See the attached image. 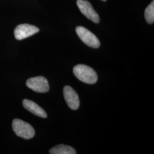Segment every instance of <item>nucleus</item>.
Returning a JSON list of instances; mask_svg holds the SVG:
<instances>
[{
	"label": "nucleus",
	"instance_id": "nucleus-1",
	"mask_svg": "<svg viewBox=\"0 0 154 154\" xmlns=\"http://www.w3.org/2000/svg\"><path fill=\"white\" fill-rule=\"evenodd\" d=\"M73 73L77 78L83 82L94 84L98 81L97 72L90 66L85 65H77L73 68Z\"/></svg>",
	"mask_w": 154,
	"mask_h": 154
},
{
	"label": "nucleus",
	"instance_id": "nucleus-2",
	"mask_svg": "<svg viewBox=\"0 0 154 154\" xmlns=\"http://www.w3.org/2000/svg\"><path fill=\"white\" fill-rule=\"evenodd\" d=\"M12 127L17 136L25 139H30L34 137L35 131L30 124L20 119H15L12 122Z\"/></svg>",
	"mask_w": 154,
	"mask_h": 154
},
{
	"label": "nucleus",
	"instance_id": "nucleus-3",
	"mask_svg": "<svg viewBox=\"0 0 154 154\" xmlns=\"http://www.w3.org/2000/svg\"><path fill=\"white\" fill-rule=\"evenodd\" d=\"M77 35L86 45L93 48H98L100 46V41L98 38L89 31L88 29L83 26H77L75 29Z\"/></svg>",
	"mask_w": 154,
	"mask_h": 154
},
{
	"label": "nucleus",
	"instance_id": "nucleus-4",
	"mask_svg": "<svg viewBox=\"0 0 154 154\" xmlns=\"http://www.w3.org/2000/svg\"><path fill=\"white\" fill-rule=\"evenodd\" d=\"M28 88L37 93H46L49 90V85L47 79L43 76L33 77L26 81Z\"/></svg>",
	"mask_w": 154,
	"mask_h": 154
},
{
	"label": "nucleus",
	"instance_id": "nucleus-5",
	"mask_svg": "<svg viewBox=\"0 0 154 154\" xmlns=\"http://www.w3.org/2000/svg\"><path fill=\"white\" fill-rule=\"evenodd\" d=\"M77 5L84 16L96 23L100 21V18L97 13L94 9L92 5L85 0H77Z\"/></svg>",
	"mask_w": 154,
	"mask_h": 154
},
{
	"label": "nucleus",
	"instance_id": "nucleus-6",
	"mask_svg": "<svg viewBox=\"0 0 154 154\" xmlns=\"http://www.w3.org/2000/svg\"><path fill=\"white\" fill-rule=\"evenodd\" d=\"M39 29L37 27L28 23L20 24L15 28L14 33L15 38L18 40L26 38L38 33Z\"/></svg>",
	"mask_w": 154,
	"mask_h": 154
},
{
	"label": "nucleus",
	"instance_id": "nucleus-7",
	"mask_svg": "<svg viewBox=\"0 0 154 154\" xmlns=\"http://www.w3.org/2000/svg\"><path fill=\"white\" fill-rule=\"evenodd\" d=\"M63 95L66 103L69 108L76 110L79 107V99L76 91L69 86H66L63 88Z\"/></svg>",
	"mask_w": 154,
	"mask_h": 154
},
{
	"label": "nucleus",
	"instance_id": "nucleus-8",
	"mask_svg": "<svg viewBox=\"0 0 154 154\" xmlns=\"http://www.w3.org/2000/svg\"><path fill=\"white\" fill-rule=\"evenodd\" d=\"M22 104L26 110L34 114L35 116H38L43 118H47L48 116L45 111L32 100L29 99H24L22 102Z\"/></svg>",
	"mask_w": 154,
	"mask_h": 154
},
{
	"label": "nucleus",
	"instance_id": "nucleus-9",
	"mask_svg": "<svg viewBox=\"0 0 154 154\" xmlns=\"http://www.w3.org/2000/svg\"><path fill=\"white\" fill-rule=\"evenodd\" d=\"M49 153L51 154H76L75 149L71 146L65 144H59L50 149Z\"/></svg>",
	"mask_w": 154,
	"mask_h": 154
},
{
	"label": "nucleus",
	"instance_id": "nucleus-10",
	"mask_svg": "<svg viewBox=\"0 0 154 154\" xmlns=\"http://www.w3.org/2000/svg\"><path fill=\"white\" fill-rule=\"evenodd\" d=\"M144 16L146 21L149 24H152L154 22V1L149 5L146 9Z\"/></svg>",
	"mask_w": 154,
	"mask_h": 154
},
{
	"label": "nucleus",
	"instance_id": "nucleus-11",
	"mask_svg": "<svg viewBox=\"0 0 154 154\" xmlns=\"http://www.w3.org/2000/svg\"><path fill=\"white\" fill-rule=\"evenodd\" d=\"M102 1H106V0H102Z\"/></svg>",
	"mask_w": 154,
	"mask_h": 154
}]
</instances>
